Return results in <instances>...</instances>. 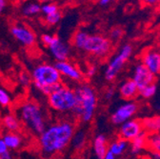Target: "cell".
Listing matches in <instances>:
<instances>
[{
    "mask_svg": "<svg viewBox=\"0 0 160 159\" xmlns=\"http://www.w3.org/2000/svg\"><path fill=\"white\" fill-rule=\"evenodd\" d=\"M54 66L58 70L60 74L71 79V80L76 82L83 80V73L80 72V70L76 66L70 63L69 61H59L56 62Z\"/></svg>",
    "mask_w": 160,
    "mask_h": 159,
    "instance_id": "14",
    "label": "cell"
},
{
    "mask_svg": "<svg viewBox=\"0 0 160 159\" xmlns=\"http://www.w3.org/2000/svg\"><path fill=\"white\" fill-rule=\"evenodd\" d=\"M31 76L34 88L43 95L49 96L63 85L62 75L54 65L49 63L35 66L32 71Z\"/></svg>",
    "mask_w": 160,
    "mask_h": 159,
    "instance_id": "2",
    "label": "cell"
},
{
    "mask_svg": "<svg viewBox=\"0 0 160 159\" xmlns=\"http://www.w3.org/2000/svg\"><path fill=\"white\" fill-rule=\"evenodd\" d=\"M146 148L152 152L160 153V133H148L147 134V144Z\"/></svg>",
    "mask_w": 160,
    "mask_h": 159,
    "instance_id": "22",
    "label": "cell"
},
{
    "mask_svg": "<svg viewBox=\"0 0 160 159\" xmlns=\"http://www.w3.org/2000/svg\"><path fill=\"white\" fill-rule=\"evenodd\" d=\"M122 159H128V158H122Z\"/></svg>",
    "mask_w": 160,
    "mask_h": 159,
    "instance_id": "46",
    "label": "cell"
},
{
    "mask_svg": "<svg viewBox=\"0 0 160 159\" xmlns=\"http://www.w3.org/2000/svg\"><path fill=\"white\" fill-rule=\"evenodd\" d=\"M155 109H156L157 111H160V101H159L158 103H156V105H155Z\"/></svg>",
    "mask_w": 160,
    "mask_h": 159,
    "instance_id": "43",
    "label": "cell"
},
{
    "mask_svg": "<svg viewBox=\"0 0 160 159\" xmlns=\"http://www.w3.org/2000/svg\"><path fill=\"white\" fill-rule=\"evenodd\" d=\"M40 1L43 3H51V2H54L55 0H40Z\"/></svg>",
    "mask_w": 160,
    "mask_h": 159,
    "instance_id": "42",
    "label": "cell"
},
{
    "mask_svg": "<svg viewBox=\"0 0 160 159\" xmlns=\"http://www.w3.org/2000/svg\"><path fill=\"white\" fill-rule=\"evenodd\" d=\"M128 141L122 138H118L117 140L111 143L109 146V151H111L115 156L121 155L128 148Z\"/></svg>",
    "mask_w": 160,
    "mask_h": 159,
    "instance_id": "23",
    "label": "cell"
},
{
    "mask_svg": "<svg viewBox=\"0 0 160 159\" xmlns=\"http://www.w3.org/2000/svg\"><path fill=\"white\" fill-rule=\"evenodd\" d=\"M138 104L129 101L120 106L111 116V122L114 125H122L131 119L137 112Z\"/></svg>",
    "mask_w": 160,
    "mask_h": 159,
    "instance_id": "8",
    "label": "cell"
},
{
    "mask_svg": "<svg viewBox=\"0 0 160 159\" xmlns=\"http://www.w3.org/2000/svg\"><path fill=\"white\" fill-rule=\"evenodd\" d=\"M75 125L70 120H59L46 127L38 135V146L45 157H52L64 151L72 141Z\"/></svg>",
    "mask_w": 160,
    "mask_h": 159,
    "instance_id": "1",
    "label": "cell"
},
{
    "mask_svg": "<svg viewBox=\"0 0 160 159\" xmlns=\"http://www.w3.org/2000/svg\"><path fill=\"white\" fill-rule=\"evenodd\" d=\"M17 113L21 123L33 134L39 135L47 127L45 112L35 101L22 102L17 109Z\"/></svg>",
    "mask_w": 160,
    "mask_h": 159,
    "instance_id": "3",
    "label": "cell"
},
{
    "mask_svg": "<svg viewBox=\"0 0 160 159\" xmlns=\"http://www.w3.org/2000/svg\"><path fill=\"white\" fill-rule=\"evenodd\" d=\"M109 147L107 145V139L104 134H97L93 139V151L97 159H104Z\"/></svg>",
    "mask_w": 160,
    "mask_h": 159,
    "instance_id": "17",
    "label": "cell"
},
{
    "mask_svg": "<svg viewBox=\"0 0 160 159\" xmlns=\"http://www.w3.org/2000/svg\"><path fill=\"white\" fill-rule=\"evenodd\" d=\"M54 35H52V34H49V33H44L41 35V41L42 43L45 45V46H49L51 44V42L52 41Z\"/></svg>",
    "mask_w": 160,
    "mask_h": 159,
    "instance_id": "32",
    "label": "cell"
},
{
    "mask_svg": "<svg viewBox=\"0 0 160 159\" xmlns=\"http://www.w3.org/2000/svg\"><path fill=\"white\" fill-rule=\"evenodd\" d=\"M41 12V5L36 2H30L23 6L22 13L25 16H33Z\"/></svg>",
    "mask_w": 160,
    "mask_h": 159,
    "instance_id": "25",
    "label": "cell"
},
{
    "mask_svg": "<svg viewBox=\"0 0 160 159\" xmlns=\"http://www.w3.org/2000/svg\"><path fill=\"white\" fill-rule=\"evenodd\" d=\"M48 49L52 56L55 59L56 62L59 61H67L71 53L70 46L65 43L62 39L58 36H54L51 44L48 46Z\"/></svg>",
    "mask_w": 160,
    "mask_h": 159,
    "instance_id": "10",
    "label": "cell"
},
{
    "mask_svg": "<svg viewBox=\"0 0 160 159\" xmlns=\"http://www.w3.org/2000/svg\"><path fill=\"white\" fill-rule=\"evenodd\" d=\"M132 80L135 82L138 89H141L147 85L154 83L155 75L152 72H150L145 65H143L142 63H139L134 67L132 73Z\"/></svg>",
    "mask_w": 160,
    "mask_h": 159,
    "instance_id": "11",
    "label": "cell"
},
{
    "mask_svg": "<svg viewBox=\"0 0 160 159\" xmlns=\"http://www.w3.org/2000/svg\"><path fill=\"white\" fill-rule=\"evenodd\" d=\"M96 67L95 66H90L89 68H88V70H87V76H89V77H92V76H93L95 73H96Z\"/></svg>",
    "mask_w": 160,
    "mask_h": 159,
    "instance_id": "36",
    "label": "cell"
},
{
    "mask_svg": "<svg viewBox=\"0 0 160 159\" xmlns=\"http://www.w3.org/2000/svg\"><path fill=\"white\" fill-rule=\"evenodd\" d=\"M157 40H158V42H159V44H160V32L158 33V36H157Z\"/></svg>",
    "mask_w": 160,
    "mask_h": 159,
    "instance_id": "44",
    "label": "cell"
},
{
    "mask_svg": "<svg viewBox=\"0 0 160 159\" xmlns=\"http://www.w3.org/2000/svg\"><path fill=\"white\" fill-rule=\"evenodd\" d=\"M2 138H3L5 144L7 145V147L10 151L11 150L12 151L18 150L19 148H21L24 144V141H23V138H22L21 134H19L18 132H8L4 133Z\"/></svg>",
    "mask_w": 160,
    "mask_h": 159,
    "instance_id": "16",
    "label": "cell"
},
{
    "mask_svg": "<svg viewBox=\"0 0 160 159\" xmlns=\"http://www.w3.org/2000/svg\"><path fill=\"white\" fill-rule=\"evenodd\" d=\"M123 33H124L123 29L118 28V27L113 28L111 31V32H110V40L111 41H117V40H119V39L123 36Z\"/></svg>",
    "mask_w": 160,
    "mask_h": 159,
    "instance_id": "31",
    "label": "cell"
},
{
    "mask_svg": "<svg viewBox=\"0 0 160 159\" xmlns=\"http://www.w3.org/2000/svg\"><path fill=\"white\" fill-rule=\"evenodd\" d=\"M132 54V46L131 44H125L121 47L119 52L115 54L112 60L109 62L105 70V79L107 81H113L121 72L126 62L130 59Z\"/></svg>",
    "mask_w": 160,
    "mask_h": 159,
    "instance_id": "7",
    "label": "cell"
},
{
    "mask_svg": "<svg viewBox=\"0 0 160 159\" xmlns=\"http://www.w3.org/2000/svg\"><path fill=\"white\" fill-rule=\"evenodd\" d=\"M158 52H159V53H160V47H159V48H158Z\"/></svg>",
    "mask_w": 160,
    "mask_h": 159,
    "instance_id": "45",
    "label": "cell"
},
{
    "mask_svg": "<svg viewBox=\"0 0 160 159\" xmlns=\"http://www.w3.org/2000/svg\"><path fill=\"white\" fill-rule=\"evenodd\" d=\"M119 93L125 100H133L139 95V89L132 79H128L119 88Z\"/></svg>",
    "mask_w": 160,
    "mask_h": 159,
    "instance_id": "15",
    "label": "cell"
},
{
    "mask_svg": "<svg viewBox=\"0 0 160 159\" xmlns=\"http://www.w3.org/2000/svg\"><path fill=\"white\" fill-rule=\"evenodd\" d=\"M62 18V14H61V12L58 11L54 13H52V14H49V15H46L45 16V22L47 25L49 26H54L56 25L57 23H59V21L61 20Z\"/></svg>",
    "mask_w": 160,
    "mask_h": 159,
    "instance_id": "27",
    "label": "cell"
},
{
    "mask_svg": "<svg viewBox=\"0 0 160 159\" xmlns=\"http://www.w3.org/2000/svg\"><path fill=\"white\" fill-rule=\"evenodd\" d=\"M143 127L141 120L139 119H132L130 121H126L121 125L118 132V137L125 139L127 141H132L143 132Z\"/></svg>",
    "mask_w": 160,
    "mask_h": 159,
    "instance_id": "9",
    "label": "cell"
},
{
    "mask_svg": "<svg viewBox=\"0 0 160 159\" xmlns=\"http://www.w3.org/2000/svg\"><path fill=\"white\" fill-rule=\"evenodd\" d=\"M8 151H10V150L8 149L7 145L5 144V142H4V140H3V138H2V137H0V155L3 154V153H5V152H8Z\"/></svg>",
    "mask_w": 160,
    "mask_h": 159,
    "instance_id": "34",
    "label": "cell"
},
{
    "mask_svg": "<svg viewBox=\"0 0 160 159\" xmlns=\"http://www.w3.org/2000/svg\"><path fill=\"white\" fill-rule=\"evenodd\" d=\"M87 143V133L84 130L80 129L78 131H75L72 141L71 145L74 151H81L84 149L85 145Z\"/></svg>",
    "mask_w": 160,
    "mask_h": 159,
    "instance_id": "20",
    "label": "cell"
},
{
    "mask_svg": "<svg viewBox=\"0 0 160 159\" xmlns=\"http://www.w3.org/2000/svg\"><path fill=\"white\" fill-rule=\"evenodd\" d=\"M141 63L154 75L160 74V53L158 52V50H146L141 55Z\"/></svg>",
    "mask_w": 160,
    "mask_h": 159,
    "instance_id": "13",
    "label": "cell"
},
{
    "mask_svg": "<svg viewBox=\"0 0 160 159\" xmlns=\"http://www.w3.org/2000/svg\"><path fill=\"white\" fill-rule=\"evenodd\" d=\"M48 104L51 109L57 112H72L76 106L74 90L62 85L48 96Z\"/></svg>",
    "mask_w": 160,
    "mask_h": 159,
    "instance_id": "5",
    "label": "cell"
},
{
    "mask_svg": "<svg viewBox=\"0 0 160 159\" xmlns=\"http://www.w3.org/2000/svg\"><path fill=\"white\" fill-rule=\"evenodd\" d=\"M11 33L18 42L26 47L33 46L36 41L35 34L23 25H12L11 27Z\"/></svg>",
    "mask_w": 160,
    "mask_h": 159,
    "instance_id": "12",
    "label": "cell"
},
{
    "mask_svg": "<svg viewBox=\"0 0 160 159\" xmlns=\"http://www.w3.org/2000/svg\"><path fill=\"white\" fill-rule=\"evenodd\" d=\"M59 11V7L56 3L51 2V3H44L41 5V12L46 16L52 13H54Z\"/></svg>",
    "mask_w": 160,
    "mask_h": 159,
    "instance_id": "28",
    "label": "cell"
},
{
    "mask_svg": "<svg viewBox=\"0 0 160 159\" xmlns=\"http://www.w3.org/2000/svg\"><path fill=\"white\" fill-rule=\"evenodd\" d=\"M159 132V133H160V131H159V132Z\"/></svg>",
    "mask_w": 160,
    "mask_h": 159,
    "instance_id": "47",
    "label": "cell"
},
{
    "mask_svg": "<svg viewBox=\"0 0 160 159\" xmlns=\"http://www.w3.org/2000/svg\"><path fill=\"white\" fill-rule=\"evenodd\" d=\"M156 92H157V86L155 83H152V84L147 85L141 89H139V95L145 99H149L154 96Z\"/></svg>",
    "mask_w": 160,
    "mask_h": 159,
    "instance_id": "26",
    "label": "cell"
},
{
    "mask_svg": "<svg viewBox=\"0 0 160 159\" xmlns=\"http://www.w3.org/2000/svg\"><path fill=\"white\" fill-rule=\"evenodd\" d=\"M114 95V88H109L107 89L106 92H105V98L107 99V100H110V99H112Z\"/></svg>",
    "mask_w": 160,
    "mask_h": 159,
    "instance_id": "35",
    "label": "cell"
},
{
    "mask_svg": "<svg viewBox=\"0 0 160 159\" xmlns=\"http://www.w3.org/2000/svg\"><path fill=\"white\" fill-rule=\"evenodd\" d=\"M113 0H98V4L101 7H107L112 3Z\"/></svg>",
    "mask_w": 160,
    "mask_h": 159,
    "instance_id": "37",
    "label": "cell"
},
{
    "mask_svg": "<svg viewBox=\"0 0 160 159\" xmlns=\"http://www.w3.org/2000/svg\"><path fill=\"white\" fill-rule=\"evenodd\" d=\"M147 132L143 131L137 137H135L131 143V152L132 154H138L143 149L146 148L147 144Z\"/></svg>",
    "mask_w": 160,
    "mask_h": 159,
    "instance_id": "21",
    "label": "cell"
},
{
    "mask_svg": "<svg viewBox=\"0 0 160 159\" xmlns=\"http://www.w3.org/2000/svg\"><path fill=\"white\" fill-rule=\"evenodd\" d=\"M143 130L147 133H154L160 131V115L145 117L141 119Z\"/></svg>",
    "mask_w": 160,
    "mask_h": 159,
    "instance_id": "19",
    "label": "cell"
},
{
    "mask_svg": "<svg viewBox=\"0 0 160 159\" xmlns=\"http://www.w3.org/2000/svg\"><path fill=\"white\" fill-rule=\"evenodd\" d=\"M6 6H7V1H6V0H0V14H1L5 11Z\"/></svg>",
    "mask_w": 160,
    "mask_h": 159,
    "instance_id": "39",
    "label": "cell"
},
{
    "mask_svg": "<svg viewBox=\"0 0 160 159\" xmlns=\"http://www.w3.org/2000/svg\"><path fill=\"white\" fill-rule=\"evenodd\" d=\"M104 159H115V155H114L111 151L108 150V152H107V153H106Z\"/></svg>",
    "mask_w": 160,
    "mask_h": 159,
    "instance_id": "40",
    "label": "cell"
},
{
    "mask_svg": "<svg viewBox=\"0 0 160 159\" xmlns=\"http://www.w3.org/2000/svg\"><path fill=\"white\" fill-rule=\"evenodd\" d=\"M0 159H13V158H12V152H11L10 151H8V152H6L5 153H3V154L0 155Z\"/></svg>",
    "mask_w": 160,
    "mask_h": 159,
    "instance_id": "38",
    "label": "cell"
},
{
    "mask_svg": "<svg viewBox=\"0 0 160 159\" xmlns=\"http://www.w3.org/2000/svg\"><path fill=\"white\" fill-rule=\"evenodd\" d=\"M76 106L72 113L82 122L88 123L93 118L97 105V96L92 87L88 84H79L74 89Z\"/></svg>",
    "mask_w": 160,
    "mask_h": 159,
    "instance_id": "4",
    "label": "cell"
},
{
    "mask_svg": "<svg viewBox=\"0 0 160 159\" xmlns=\"http://www.w3.org/2000/svg\"><path fill=\"white\" fill-rule=\"evenodd\" d=\"M152 159H160V153L159 152H152Z\"/></svg>",
    "mask_w": 160,
    "mask_h": 159,
    "instance_id": "41",
    "label": "cell"
},
{
    "mask_svg": "<svg viewBox=\"0 0 160 159\" xmlns=\"http://www.w3.org/2000/svg\"><path fill=\"white\" fill-rule=\"evenodd\" d=\"M18 80L19 83L21 84L23 87H29L31 85V83L32 82V76H30L27 72H20L19 76H18Z\"/></svg>",
    "mask_w": 160,
    "mask_h": 159,
    "instance_id": "30",
    "label": "cell"
},
{
    "mask_svg": "<svg viewBox=\"0 0 160 159\" xmlns=\"http://www.w3.org/2000/svg\"><path fill=\"white\" fill-rule=\"evenodd\" d=\"M2 124L4 128L12 132H18L21 129V121L17 115L13 113H8L2 118Z\"/></svg>",
    "mask_w": 160,
    "mask_h": 159,
    "instance_id": "18",
    "label": "cell"
},
{
    "mask_svg": "<svg viewBox=\"0 0 160 159\" xmlns=\"http://www.w3.org/2000/svg\"><path fill=\"white\" fill-rule=\"evenodd\" d=\"M12 102V97L8 91L3 88H0V106L8 107Z\"/></svg>",
    "mask_w": 160,
    "mask_h": 159,
    "instance_id": "29",
    "label": "cell"
},
{
    "mask_svg": "<svg viewBox=\"0 0 160 159\" xmlns=\"http://www.w3.org/2000/svg\"><path fill=\"white\" fill-rule=\"evenodd\" d=\"M139 1L146 6H155L160 4V0H139Z\"/></svg>",
    "mask_w": 160,
    "mask_h": 159,
    "instance_id": "33",
    "label": "cell"
},
{
    "mask_svg": "<svg viewBox=\"0 0 160 159\" xmlns=\"http://www.w3.org/2000/svg\"><path fill=\"white\" fill-rule=\"evenodd\" d=\"M88 35H89V33L86 32H84V31H81V30L77 31L73 34V36L72 38V46L74 48L78 49V50H81L82 51Z\"/></svg>",
    "mask_w": 160,
    "mask_h": 159,
    "instance_id": "24",
    "label": "cell"
},
{
    "mask_svg": "<svg viewBox=\"0 0 160 159\" xmlns=\"http://www.w3.org/2000/svg\"><path fill=\"white\" fill-rule=\"evenodd\" d=\"M112 50V41L101 34H89L82 49V51L99 58L106 57Z\"/></svg>",
    "mask_w": 160,
    "mask_h": 159,
    "instance_id": "6",
    "label": "cell"
}]
</instances>
